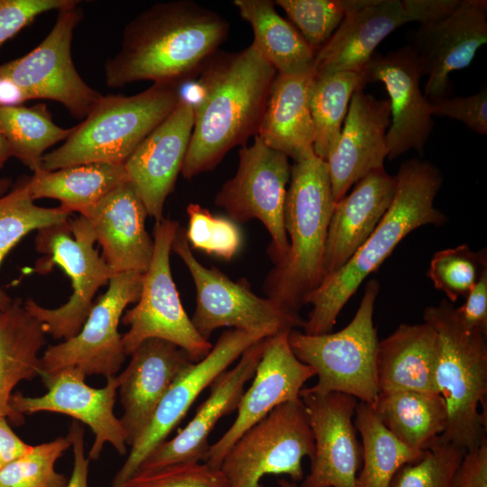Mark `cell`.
Segmentation results:
<instances>
[{
	"mask_svg": "<svg viewBox=\"0 0 487 487\" xmlns=\"http://www.w3.org/2000/svg\"><path fill=\"white\" fill-rule=\"evenodd\" d=\"M396 187L395 176L384 167L376 169L335 203L327 230L322 280L341 269L367 241L390 207Z\"/></svg>",
	"mask_w": 487,
	"mask_h": 487,
	"instance_id": "cell-27",
	"label": "cell"
},
{
	"mask_svg": "<svg viewBox=\"0 0 487 487\" xmlns=\"http://www.w3.org/2000/svg\"><path fill=\"white\" fill-rule=\"evenodd\" d=\"M438 343L429 323L400 324L379 341L377 379L380 391H411L439 394L436 383Z\"/></svg>",
	"mask_w": 487,
	"mask_h": 487,
	"instance_id": "cell-28",
	"label": "cell"
},
{
	"mask_svg": "<svg viewBox=\"0 0 487 487\" xmlns=\"http://www.w3.org/2000/svg\"><path fill=\"white\" fill-rule=\"evenodd\" d=\"M10 157H13L11 149L0 133V169L5 165Z\"/></svg>",
	"mask_w": 487,
	"mask_h": 487,
	"instance_id": "cell-51",
	"label": "cell"
},
{
	"mask_svg": "<svg viewBox=\"0 0 487 487\" xmlns=\"http://www.w3.org/2000/svg\"><path fill=\"white\" fill-rule=\"evenodd\" d=\"M188 216L185 235L190 248L207 254L231 260L242 244L237 225L231 219L216 216L202 206L190 203L187 207Z\"/></svg>",
	"mask_w": 487,
	"mask_h": 487,
	"instance_id": "cell-41",
	"label": "cell"
},
{
	"mask_svg": "<svg viewBox=\"0 0 487 487\" xmlns=\"http://www.w3.org/2000/svg\"><path fill=\"white\" fill-rule=\"evenodd\" d=\"M120 487H230L220 468L203 461L181 462L135 472Z\"/></svg>",
	"mask_w": 487,
	"mask_h": 487,
	"instance_id": "cell-43",
	"label": "cell"
},
{
	"mask_svg": "<svg viewBox=\"0 0 487 487\" xmlns=\"http://www.w3.org/2000/svg\"><path fill=\"white\" fill-rule=\"evenodd\" d=\"M410 32L409 46L428 77L425 96L428 100L449 96L450 74L468 67L487 42V1L461 0L445 17Z\"/></svg>",
	"mask_w": 487,
	"mask_h": 487,
	"instance_id": "cell-18",
	"label": "cell"
},
{
	"mask_svg": "<svg viewBox=\"0 0 487 487\" xmlns=\"http://www.w3.org/2000/svg\"><path fill=\"white\" fill-rule=\"evenodd\" d=\"M315 443L299 399L283 402L246 429L227 450L220 470L230 487H261L268 474L304 478L302 461L312 460Z\"/></svg>",
	"mask_w": 487,
	"mask_h": 487,
	"instance_id": "cell-10",
	"label": "cell"
},
{
	"mask_svg": "<svg viewBox=\"0 0 487 487\" xmlns=\"http://www.w3.org/2000/svg\"><path fill=\"white\" fill-rule=\"evenodd\" d=\"M261 487H264V486H261Z\"/></svg>",
	"mask_w": 487,
	"mask_h": 487,
	"instance_id": "cell-54",
	"label": "cell"
},
{
	"mask_svg": "<svg viewBox=\"0 0 487 487\" xmlns=\"http://www.w3.org/2000/svg\"><path fill=\"white\" fill-rule=\"evenodd\" d=\"M127 180L124 165L94 162L56 170L41 169L28 177V186L33 200L57 199L62 210L83 216Z\"/></svg>",
	"mask_w": 487,
	"mask_h": 487,
	"instance_id": "cell-31",
	"label": "cell"
},
{
	"mask_svg": "<svg viewBox=\"0 0 487 487\" xmlns=\"http://www.w3.org/2000/svg\"><path fill=\"white\" fill-rule=\"evenodd\" d=\"M278 485H279V487H299L297 482H295L293 481H289V480H287L285 478H281V479L278 480Z\"/></svg>",
	"mask_w": 487,
	"mask_h": 487,
	"instance_id": "cell-53",
	"label": "cell"
},
{
	"mask_svg": "<svg viewBox=\"0 0 487 487\" xmlns=\"http://www.w3.org/2000/svg\"><path fill=\"white\" fill-rule=\"evenodd\" d=\"M393 200L378 225L352 258L336 272L323 280L305 304L312 306L304 333L321 335L332 331L338 315L360 284L374 272L399 243L420 226L441 225L446 216L435 205L442 186L441 171L427 161H404L395 176Z\"/></svg>",
	"mask_w": 487,
	"mask_h": 487,
	"instance_id": "cell-3",
	"label": "cell"
},
{
	"mask_svg": "<svg viewBox=\"0 0 487 487\" xmlns=\"http://www.w3.org/2000/svg\"><path fill=\"white\" fill-rule=\"evenodd\" d=\"M284 205L289 250L268 273L263 290L286 311L299 315L321 283L329 222L335 206L327 165L314 151L291 165Z\"/></svg>",
	"mask_w": 487,
	"mask_h": 487,
	"instance_id": "cell-4",
	"label": "cell"
},
{
	"mask_svg": "<svg viewBox=\"0 0 487 487\" xmlns=\"http://www.w3.org/2000/svg\"><path fill=\"white\" fill-rule=\"evenodd\" d=\"M70 213L58 207H41L34 204L28 178L23 179L11 191L0 197V265L20 240L33 230L62 223ZM12 299L0 289V311L6 309Z\"/></svg>",
	"mask_w": 487,
	"mask_h": 487,
	"instance_id": "cell-37",
	"label": "cell"
},
{
	"mask_svg": "<svg viewBox=\"0 0 487 487\" xmlns=\"http://www.w3.org/2000/svg\"><path fill=\"white\" fill-rule=\"evenodd\" d=\"M74 127L56 124L44 104L0 107V133L12 154L33 172L41 169L45 151L66 141Z\"/></svg>",
	"mask_w": 487,
	"mask_h": 487,
	"instance_id": "cell-36",
	"label": "cell"
},
{
	"mask_svg": "<svg viewBox=\"0 0 487 487\" xmlns=\"http://www.w3.org/2000/svg\"><path fill=\"white\" fill-rule=\"evenodd\" d=\"M461 0H371L346 15L331 38L317 51L315 77L339 71L360 72L377 46L407 23L419 24L450 14Z\"/></svg>",
	"mask_w": 487,
	"mask_h": 487,
	"instance_id": "cell-15",
	"label": "cell"
},
{
	"mask_svg": "<svg viewBox=\"0 0 487 487\" xmlns=\"http://www.w3.org/2000/svg\"><path fill=\"white\" fill-rule=\"evenodd\" d=\"M69 434L71 438L74 463L69 482L66 487H88V465L90 460L85 455L84 427L78 420H73Z\"/></svg>",
	"mask_w": 487,
	"mask_h": 487,
	"instance_id": "cell-48",
	"label": "cell"
},
{
	"mask_svg": "<svg viewBox=\"0 0 487 487\" xmlns=\"http://www.w3.org/2000/svg\"><path fill=\"white\" fill-rule=\"evenodd\" d=\"M363 70L339 71L315 77L309 93L315 154L326 161L339 139L351 98L366 85Z\"/></svg>",
	"mask_w": 487,
	"mask_h": 487,
	"instance_id": "cell-35",
	"label": "cell"
},
{
	"mask_svg": "<svg viewBox=\"0 0 487 487\" xmlns=\"http://www.w3.org/2000/svg\"><path fill=\"white\" fill-rule=\"evenodd\" d=\"M199 74L185 179L213 170L232 148L258 134L277 71L251 44L235 52L217 51Z\"/></svg>",
	"mask_w": 487,
	"mask_h": 487,
	"instance_id": "cell-2",
	"label": "cell"
},
{
	"mask_svg": "<svg viewBox=\"0 0 487 487\" xmlns=\"http://www.w3.org/2000/svg\"><path fill=\"white\" fill-rule=\"evenodd\" d=\"M450 487H487V441L465 452Z\"/></svg>",
	"mask_w": 487,
	"mask_h": 487,
	"instance_id": "cell-47",
	"label": "cell"
},
{
	"mask_svg": "<svg viewBox=\"0 0 487 487\" xmlns=\"http://www.w3.org/2000/svg\"><path fill=\"white\" fill-rule=\"evenodd\" d=\"M229 23L190 0L158 3L130 21L120 51L104 65L106 84L180 83L199 74L226 40Z\"/></svg>",
	"mask_w": 487,
	"mask_h": 487,
	"instance_id": "cell-1",
	"label": "cell"
},
{
	"mask_svg": "<svg viewBox=\"0 0 487 487\" xmlns=\"http://www.w3.org/2000/svg\"><path fill=\"white\" fill-rule=\"evenodd\" d=\"M299 398L312 429L315 453L299 487H357L362 447L353 421L357 399L341 392L303 388Z\"/></svg>",
	"mask_w": 487,
	"mask_h": 487,
	"instance_id": "cell-19",
	"label": "cell"
},
{
	"mask_svg": "<svg viewBox=\"0 0 487 487\" xmlns=\"http://www.w3.org/2000/svg\"><path fill=\"white\" fill-rule=\"evenodd\" d=\"M383 425L408 446L427 450L445 432L448 415L440 394L380 391L370 404Z\"/></svg>",
	"mask_w": 487,
	"mask_h": 487,
	"instance_id": "cell-33",
	"label": "cell"
},
{
	"mask_svg": "<svg viewBox=\"0 0 487 487\" xmlns=\"http://www.w3.org/2000/svg\"><path fill=\"white\" fill-rule=\"evenodd\" d=\"M70 446L69 433L31 446L23 455L0 469V487H66L69 479L56 471L55 464Z\"/></svg>",
	"mask_w": 487,
	"mask_h": 487,
	"instance_id": "cell-39",
	"label": "cell"
},
{
	"mask_svg": "<svg viewBox=\"0 0 487 487\" xmlns=\"http://www.w3.org/2000/svg\"><path fill=\"white\" fill-rule=\"evenodd\" d=\"M179 228L176 220L163 217L156 221L153 230V253L137 304L122 316L129 330L122 335L126 355L149 338L170 342L184 350L190 359L199 362L211 351L213 345L195 328L186 313L174 283L170 253Z\"/></svg>",
	"mask_w": 487,
	"mask_h": 487,
	"instance_id": "cell-9",
	"label": "cell"
},
{
	"mask_svg": "<svg viewBox=\"0 0 487 487\" xmlns=\"http://www.w3.org/2000/svg\"><path fill=\"white\" fill-rule=\"evenodd\" d=\"M28 100L24 92L12 81L0 66V107L21 106Z\"/></svg>",
	"mask_w": 487,
	"mask_h": 487,
	"instance_id": "cell-50",
	"label": "cell"
},
{
	"mask_svg": "<svg viewBox=\"0 0 487 487\" xmlns=\"http://www.w3.org/2000/svg\"><path fill=\"white\" fill-rule=\"evenodd\" d=\"M379 290V282L369 280L354 318L337 332L308 335L292 329L289 333L296 357L316 371L317 382L311 391L341 392L368 404L376 400L379 340L373 313Z\"/></svg>",
	"mask_w": 487,
	"mask_h": 487,
	"instance_id": "cell-7",
	"label": "cell"
},
{
	"mask_svg": "<svg viewBox=\"0 0 487 487\" xmlns=\"http://www.w3.org/2000/svg\"><path fill=\"white\" fill-rule=\"evenodd\" d=\"M96 236L88 220L73 219L38 230L35 246L44 256L37 260L34 271L46 274L60 267L70 278L73 289L69 300L56 308H46L33 299L23 302L30 315L42 324L45 333L68 340L83 326L98 289L115 275L94 248Z\"/></svg>",
	"mask_w": 487,
	"mask_h": 487,
	"instance_id": "cell-8",
	"label": "cell"
},
{
	"mask_svg": "<svg viewBox=\"0 0 487 487\" xmlns=\"http://www.w3.org/2000/svg\"><path fill=\"white\" fill-rule=\"evenodd\" d=\"M171 250L187 266L197 291L191 321L206 339L220 327H232L269 337L304 327L305 320L269 298L256 295L246 279L232 280L217 268L205 267L194 256L185 229L179 226Z\"/></svg>",
	"mask_w": 487,
	"mask_h": 487,
	"instance_id": "cell-11",
	"label": "cell"
},
{
	"mask_svg": "<svg viewBox=\"0 0 487 487\" xmlns=\"http://www.w3.org/2000/svg\"><path fill=\"white\" fill-rule=\"evenodd\" d=\"M86 374L75 367H67L41 379L48 391L29 397L20 391L11 397L12 407L24 416L37 412H56L72 417L87 425L95 435L88 453L89 460L99 458L106 444L112 445L124 455L127 444L120 418L114 413L119 381L117 375L106 378L102 388H93L85 381Z\"/></svg>",
	"mask_w": 487,
	"mask_h": 487,
	"instance_id": "cell-16",
	"label": "cell"
},
{
	"mask_svg": "<svg viewBox=\"0 0 487 487\" xmlns=\"http://www.w3.org/2000/svg\"><path fill=\"white\" fill-rule=\"evenodd\" d=\"M180 97L179 85L173 83H153L133 96H102L61 146L44 154L41 169L94 162L124 165Z\"/></svg>",
	"mask_w": 487,
	"mask_h": 487,
	"instance_id": "cell-5",
	"label": "cell"
},
{
	"mask_svg": "<svg viewBox=\"0 0 487 487\" xmlns=\"http://www.w3.org/2000/svg\"><path fill=\"white\" fill-rule=\"evenodd\" d=\"M390 124L388 99H377L363 89L354 92L337 143L326 161L335 203L359 179L384 167Z\"/></svg>",
	"mask_w": 487,
	"mask_h": 487,
	"instance_id": "cell-24",
	"label": "cell"
},
{
	"mask_svg": "<svg viewBox=\"0 0 487 487\" xmlns=\"http://www.w3.org/2000/svg\"><path fill=\"white\" fill-rule=\"evenodd\" d=\"M432 115L462 122L478 134L487 133V89L468 96H445L429 100Z\"/></svg>",
	"mask_w": 487,
	"mask_h": 487,
	"instance_id": "cell-44",
	"label": "cell"
},
{
	"mask_svg": "<svg viewBox=\"0 0 487 487\" xmlns=\"http://www.w3.org/2000/svg\"><path fill=\"white\" fill-rule=\"evenodd\" d=\"M146 207L127 180L105 196L85 216L102 248L101 257L116 273H144L154 243L145 229Z\"/></svg>",
	"mask_w": 487,
	"mask_h": 487,
	"instance_id": "cell-26",
	"label": "cell"
},
{
	"mask_svg": "<svg viewBox=\"0 0 487 487\" xmlns=\"http://www.w3.org/2000/svg\"><path fill=\"white\" fill-rule=\"evenodd\" d=\"M193 124L194 103L181 95L173 111L124 164L128 181L156 221L163 218L165 200L181 172Z\"/></svg>",
	"mask_w": 487,
	"mask_h": 487,
	"instance_id": "cell-22",
	"label": "cell"
},
{
	"mask_svg": "<svg viewBox=\"0 0 487 487\" xmlns=\"http://www.w3.org/2000/svg\"><path fill=\"white\" fill-rule=\"evenodd\" d=\"M354 426L362 437L363 467L357 487H389L397 471L419 460L425 451L401 442L381 421L370 404L359 402L354 411Z\"/></svg>",
	"mask_w": 487,
	"mask_h": 487,
	"instance_id": "cell-34",
	"label": "cell"
},
{
	"mask_svg": "<svg viewBox=\"0 0 487 487\" xmlns=\"http://www.w3.org/2000/svg\"><path fill=\"white\" fill-rule=\"evenodd\" d=\"M313 70L276 75L257 136L270 148L296 161L313 151L309 109Z\"/></svg>",
	"mask_w": 487,
	"mask_h": 487,
	"instance_id": "cell-29",
	"label": "cell"
},
{
	"mask_svg": "<svg viewBox=\"0 0 487 487\" xmlns=\"http://www.w3.org/2000/svg\"><path fill=\"white\" fill-rule=\"evenodd\" d=\"M371 0H277L289 22L317 51L331 38L346 15Z\"/></svg>",
	"mask_w": 487,
	"mask_h": 487,
	"instance_id": "cell-38",
	"label": "cell"
},
{
	"mask_svg": "<svg viewBox=\"0 0 487 487\" xmlns=\"http://www.w3.org/2000/svg\"><path fill=\"white\" fill-rule=\"evenodd\" d=\"M11 187L9 179H0V197L6 194Z\"/></svg>",
	"mask_w": 487,
	"mask_h": 487,
	"instance_id": "cell-52",
	"label": "cell"
},
{
	"mask_svg": "<svg viewBox=\"0 0 487 487\" xmlns=\"http://www.w3.org/2000/svg\"><path fill=\"white\" fill-rule=\"evenodd\" d=\"M30 447L31 445L14 432L7 418L0 417V469L23 455Z\"/></svg>",
	"mask_w": 487,
	"mask_h": 487,
	"instance_id": "cell-49",
	"label": "cell"
},
{
	"mask_svg": "<svg viewBox=\"0 0 487 487\" xmlns=\"http://www.w3.org/2000/svg\"><path fill=\"white\" fill-rule=\"evenodd\" d=\"M78 3L72 0L57 11L51 30L32 51L0 66L29 100L59 102L71 115L84 119L102 95L81 78L72 60L74 31L83 18Z\"/></svg>",
	"mask_w": 487,
	"mask_h": 487,
	"instance_id": "cell-13",
	"label": "cell"
},
{
	"mask_svg": "<svg viewBox=\"0 0 487 487\" xmlns=\"http://www.w3.org/2000/svg\"><path fill=\"white\" fill-rule=\"evenodd\" d=\"M485 267V248L476 253L469 245L461 244L436 252L430 261L427 276L453 303L460 297L467 296Z\"/></svg>",
	"mask_w": 487,
	"mask_h": 487,
	"instance_id": "cell-40",
	"label": "cell"
},
{
	"mask_svg": "<svg viewBox=\"0 0 487 487\" xmlns=\"http://www.w3.org/2000/svg\"><path fill=\"white\" fill-rule=\"evenodd\" d=\"M289 332H280L264 339L261 360L251 386L239 401L234 421L210 446L203 461L208 465L219 468L227 450L246 429L280 404L299 399L306 381L316 375L312 367L294 354L289 343Z\"/></svg>",
	"mask_w": 487,
	"mask_h": 487,
	"instance_id": "cell-20",
	"label": "cell"
},
{
	"mask_svg": "<svg viewBox=\"0 0 487 487\" xmlns=\"http://www.w3.org/2000/svg\"><path fill=\"white\" fill-rule=\"evenodd\" d=\"M142 277L139 272L115 274L106 292L93 304L80 331L44 352L41 377L67 367L78 368L86 376L116 375L126 356L118 326L125 308L138 301Z\"/></svg>",
	"mask_w": 487,
	"mask_h": 487,
	"instance_id": "cell-14",
	"label": "cell"
},
{
	"mask_svg": "<svg viewBox=\"0 0 487 487\" xmlns=\"http://www.w3.org/2000/svg\"><path fill=\"white\" fill-rule=\"evenodd\" d=\"M423 319L437 334L436 383L448 415L438 439L471 450L486 440V335L464 327L447 299L426 308Z\"/></svg>",
	"mask_w": 487,
	"mask_h": 487,
	"instance_id": "cell-6",
	"label": "cell"
},
{
	"mask_svg": "<svg viewBox=\"0 0 487 487\" xmlns=\"http://www.w3.org/2000/svg\"><path fill=\"white\" fill-rule=\"evenodd\" d=\"M45 335L21 299L0 311V417L15 425H22L24 416L12 407V391L22 381L41 377L39 352L46 344Z\"/></svg>",
	"mask_w": 487,
	"mask_h": 487,
	"instance_id": "cell-30",
	"label": "cell"
},
{
	"mask_svg": "<svg viewBox=\"0 0 487 487\" xmlns=\"http://www.w3.org/2000/svg\"><path fill=\"white\" fill-rule=\"evenodd\" d=\"M264 339L246 349L235 366L226 369L214 380L209 396L198 407L193 418L174 437L154 447L137 471L181 462L204 461L210 447L209 435L221 418L236 410L244 386L253 378L261 360Z\"/></svg>",
	"mask_w": 487,
	"mask_h": 487,
	"instance_id": "cell-25",
	"label": "cell"
},
{
	"mask_svg": "<svg viewBox=\"0 0 487 487\" xmlns=\"http://www.w3.org/2000/svg\"><path fill=\"white\" fill-rule=\"evenodd\" d=\"M241 17L251 25L252 43L278 74L313 70L316 51L298 29L280 16L271 0H234Z\"/></svg>",
	"mask_w": 487,
	"mask_h": 487,
	"instance_id": "cell-32",
	"label": "cell"
},
{
	"mask_svg": "<svg viewBox=\"0 0 487 487\" xmlns=\"http://www.w3.org/2000/svg\"><path fill=\"white\" fill-rule=\"evenodd\" d=\"M193 363L184 350L160 338H149L133 351L127 367L117 375L124 409L120 421L127 446L143 433L165 394Z\"/></svg>",
	"mask_w": 487,
	"mask_h": 487,
	"instance_id": "cell-23",
	"label": "cell"
},
{
	"mask_svg": "<svg viewBox=\"0 0 487 487\" xmlns=\"http://www.w3.org/2000/svg\"><path fill=\"white\" fill-rule=\"evenodd\" d=\"M465 452L437 439L419 460L401 466L389 487H450Z\"/></svg>",
	"mask_w": 487,
	"mask_h": 487,
	"instance_id": "cell-42",
	"label": "cell"
},
{
	"mask_svg": "<svg viewBox=\"0 0 487 487\" xmlns=\"http://www.w3.org/2000/svg\"><path fill=\"white\" fill-rule=\"evenodd\" d=\"M72 0H0V46L40 14L60 10Z\"/></svg>",
	"mask_w": 487,
	"mask_h": 487,
	"instance_id": "cell-45",
	"label": "cell"
},
{
	"mask_svg": "<svg viewBox=\"0 0 487 487\" xmlns=\"http://www.w3.org/2000/svg\"><path fill=\"white\" fill-rule=\"evenodd\" d=\"M265 335L238 329L225 331L208 354L194 363L170 388L139 438L131 446L128 456L112 482L120 487L138 469L145 456L170 433L188 413L200 393L243 353Z\"/></svg>",
	"mask_w": 487,
	"mask_h": 487,
	"instance_id": "cell-17",
	"label": "cell"
},
{
	"mask_svg": "<svg viewBox=\"0 0 487 487\" xmlns=\"http://www.w3.org/2000/svg\"><path fill=\"white\" fill-rule=\"evenodd\" d=\"M465 299L461 307L455 308L457 318L467 329L487 335V267Z\"/></svg>",
	"mask_w": 487,
	"mask_h": 487,
	"instance_id": "cell-46",
	"label": "cell"
},
{
	"mask_svg": "<svg viewBox=\"0 0 487 487\" xmlns=\"http://www.w3.org/2000/svg\"><path fill=\"white\" fill-rule=\"evenodd\" d=\"M290 171L289 158L255 135L253 144L239 150L237 171L214 200L234 223L255 218L263 224L271 238L267 252L274 265L283 261L289 250L284 205Z\"/></svg>",
	"mask_w": 487,
	"mask_h": 487,
	"instance_id": "cell-12",
	"label": "cell"
},
{
	"mask_svg": "<svg viewBox=\"0 0 487 487\" xmlns=\"http://www.w3.org/2000/svg\"><path fill=\"white\" fill-rule=\"evenodd\" d=\"M363 72L367 84L381 82L390 97L387 158L394 160L409 150L423 154L434 121L419 87L423 72L414 51L408 45L384 55L374 53Z\"/></svg>",
	"mask_w": 487,
	"mask_h": 487,
	"instance_id": "cell-21",
	"label": "cell"
}]
</instances>
